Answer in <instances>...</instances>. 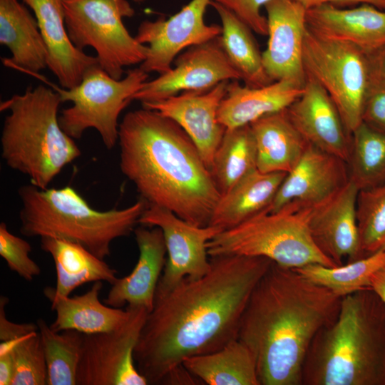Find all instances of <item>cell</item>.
Listing matches in <instances>:
<instances>
[{
    "instance_id": "1",
    "label": "cell",
    "mask_w": 385,
    "mask_h": 385,
    "mask_svg": "<svg viewBox=\"0 0 385 385\" xmlns=\"http://www.w3.org/2000/svg\"><path fill=\"white\" fill-rule=\"evenodd\" d=\"M202 277H187L156 294L134 350L148 384H163L191 356L215 352L237 339L241 319L256 284L272 261L265 257H210Z\"/></svg>"
},
{
    "instance_id": "2",
    "label": "cell",
    "mask_w": 385,
    "mask_h": 385,
    "mask_svg": "<svg viewBox=\"0 0 385 385\" xmlns=\"http://www.w3.org/2000/svg\"><path fill=\"white\" fill-rule=\"evenodd\" d=\"M341 300L295 270L272 262L250 297L237 337L254 356L260 385H302L309 348L336 319Z\"/></svg>"
},
{
    "instance_id": "3",
    "label": "cell",
    "mask_w": 385,
    "mask_h": 385,
    "mask_svg": "<svg viewBox=\"0 0 385 385\" xmlns=\"http://www.w3.org/2000/svg\"><path fill=\"white\" fill-rule=\"evenodd\" d=\"M120 168L148 205L205 227L221 194L196 145L174 120L143 108L119 124Z\"/></svg>"
},
{
    "instance_id": "4",
    "label": "cell",
    "mask_w": 385,
    "mask_h": 385,
    "mask_svg": "<svg viewBox=\"0 0 385 385\" xmlns=\"http://www.w3.org/2000/svg\"><path fill=\"white\" fill-rule=\"evenodd\" d=\"M302 385H385V305L371 288L342 298L309 348Z\"/></svg>"
},
{
    "instance_id": "5",
    "label": "cell",
    "mask_w": 385,
    "mask_h": 385,
    "mask_svg": "<svg viewBox=\"0 0 385 385\" xmlns=\"http://www.w3.org/2000/svg\"><path fill=\"white\" fill-rule=\"evenodd\" d=\"M61 103L55 90L39 84L0 103L1 112H9L1 130V158L41 189L48 188L63 168L81 155L59 124Z\"/></svg>"
},
{
    "instance_id": "6",
    "label": "cell",
    "mask_w": 385,
    "mask_h": 385,
    "mask_svg": "<svg viewBox=\"0 0 385 385\" xmlns=\"http://www.w3.org/2000/svg\"><path fill=\"white\" fill-rule=\"evenodd\" d=\"M20 232L26 237H53L81 244L97 257L111 254L112 242L128 236L148 204L140 198L123 209L92 208L70 186L41 189L21 185Z\"/></svg>"
},
{
    "instance_id": "7",
    "label": "cell",
    "mask_w": 385,
    "mask_h": 385,
    "mask_svg": "<svg viewBox=\"0 0 385 385\" xmlns=\"http://www.w3.org/2000/svg\"><path fill=\"white\" fill-rule=\"evenodd\" d=\"M312 210L262 212L216 235L207 242L208 255L265 257L291 269L309 264L337 266L319 250L311 237L308 219Z\"/></svg>"
},
{
    "instance_id": "8",
    "label": "cell",
    "mask_w": 385,
    "mask_h": 385,
    "mask_svg": "<svg viewBox=\"0 0 385 385\" xmlns=\"http://www.w3.org/2000/svg\"><path fill=\"white\" fill-rule=\"evenodd\" d=\"M148 78V73L138 67L129 70L122 78L115 79L98 63L90 67L80 83L71 88L48 82L62 103H72L58 115L61 128L73 139H80L86 130L93 128L105 147L112 149L118 140L121 112Z\"/></svg>"
},
{
    "instance_id": "9",
    "label": "cell",
    "mask_w": 385,
    "mask_h": 385,
    "mask_svg": "<svg viewBox=\"0 0 385 385\" xmlns=\"http://www.w3.org/2000/svg\"><path fill=\"white\" fill-rule=\"evenodd\" d=\"M65 26L79 50L93 48L99 66L112 78L120 79L124 68L140 64L147 46L130 35L123 19L135 11L128 0H63Z\"/></svg>"
},
{
    "instance_id": "10",
    "label": "cell",
    "mask_w": 385,
    "mask_h": 385,
    "mask_svg": "<svg viewBox=\"0 0 385 385\" xmlns=\"http://www.w3.org/2000/svg\"><path fill=\"white\" fill-rule=\"evenodd\" d=\"M302 61L306 76L327 91L351 135L362 122L371 68L369 55L351 43L322 36L307 26Z\"/></svg>"
},
{
    "instance_id": "11",
    "label": "cell",
    "mask_w": 385,
    "mask_h": 385,
    "mask_svg": "<svg viewBox=\"0 0 385 385\" xmlns=\"http://www.w3.org/2000/svg\"><path fill=\"white\" fill-rule=\"evenodd\" d=\"M129 314L118 329L84 334L76 385H147L138 371L134 350L148 310L142 307H126Z\"/></svg>"
},
{
    "instance_id": "12",
    "label": "cell",
    "mask_w": 385,
    "mask_h": 385,
    "mask_svg": "<svg viewBox=\"0 0 385 385\" xmlns=\"http://www.w3.org/2000/svg\"><path fill=\"white\" fill-rule=\"evenodd\" d=\"M138 223L160 228L165 242L168 257L155 295L168 292L186 277L197 279L210 270L207 245L223 231L220 227L195 226L171 210L153 205H148Z\"/></svg>"
},
{
    "instance_id": "13",
    "label": "cell",
    "mask_w": 385,
    "mask_h": 385,
    "mask_svg": "<svg viewBox=\"0 0 385 385\" xmlns=\"http://www.w3.org/2000/svg\"><path fill=\"white\" fill-rule=\"evenodd\" d=\"M175 60L174 68L146 81L133 101H158L179 92L207 91L222 81L241 79L226 54L221 35L188 48Z\"/></svg>"
},
{
    "instance_id": "14",
    "label": "cell",
    "mask_w": 385,
    "mask_h": 385,
    "mask_svg": "<svg viewBox=\"0 0 385 385\" xmlns=\"http://www.w3.org/2000/svg\"><path fill=\"white\" fill-rule=\"evenodd\" d=\"M211 1L191 0L168 19L142 21L135 38L140 43L148 44V52L139 67L148 73H163L172 68L175 58L184 48L220 36L221 26L205 22Z\"/></svg>"
},
{
    "instance_id": "15",
    "label": "cell",
    "mask_w": 385,
    "mask_h": 385,
    "mask_svg": "<svg viewBox=\"0 0 385 385\" xmlns=\"http://www.w3.org/2000/svg\"><path fill=\"white\" fill-rule=\"evenodd\" d=\"M346 163L309 144L296 166L287 173L270 212L314 209L334 196L349 181Z\"/></svg>"
},
{
    "instance_id": "16",
    "label": "cell",
    "mask_w": 385,
    "mask_h": 385,
    "mask_svg": "<svg viewBox=\"0 0 385 385\" xmlns=\"http://www.w3.org/2000/svg\"><path fill=\"white\" fill-rule=\"evenodd\" d=\"M268 41L262 64L273 81H289L303 88L302 61L307 9L294 0H270L265 6Z\"/></svg>"
},
{
    "instance_id": "17",
    "label": "cell",
    "mask_w": 385,
    "mask_h": 385,
    "mask_svg": "<svg viewBox=\"0 0 385 385\" xmlns=\"http://www.w3.org/2000/svg\"><path fill=\"white\" fill-rule=\"evenodd\" d=\"M229 82L222 81L207 91H184L163 100L142 103L143 108L177 123L194 142L210 170L226 130L218 121L217 113Z\"/></svg>"
},
{
    "instance_id": "18",
    "label": "cell",
    "mask_w": 385,
    "mask_h": 385,
    "mask_svg": "<svg viewBox=\"0 0 385 385\" xmlns=\"http://www.w3.org/2000/svg\"><path fill=\"white\" fill-rule=\"evenodd\" d=\"M359 189L350 179L331 199L312 209L308 219L319 250L337 266L361 258L356 218Z\"/></svg>"
},
{
    "instance_id": "19",
    "label": "cell",
    "mask_w": 385,
    "mask_h": 385,
    "mask_svg": "<svg viewBox=\"0 0 385 385\" xmlns=\"http://www.w3.org/2000/svg\"><path fill=\"white\" fill-rule=\"evenodd\" d=\"M296 129L307 143L348 162L351 134L327 91L307 77L302 93L287 108Z\"/></svg>"
},
{
    "instance_id": "20",
    "label": "cell",
    "mask_w": 385,
    "mask_h": 385,
    "mask_svg": "<svg viewBox=\"0 0 385 385\" xmlns=\"http://www.w3.org/2000/svg\"><path fill=\"white\" fill-rule=\"evenodd\" d=\"M139 250L138 262L127 276L111 285L104 303L110 307H145L150 312L154 305L159 279L167 254L163 232L158 227L142 225L134 229Z\"/></svg>"
},
{
    "instance_id": "21",
    "label": "cell",
    "mask_w": 385,
    "mask_h": 385,
    "mask_svg": "<svg viewBox=\"0 0 385 385\" xmlns=\"http://www.w3.org/2000/svg\"><path fill=\"white\" fill-rule=\"evenodd\" d=\"M306 21L314 33L351 43L366 54L385 46V10L371 4L317 6L307 10Z\"/></svg>"
},
{
    "instance_id": "22",
    "label": "cell",
    "mask_w": 385,
    "mask_h": 385,
    "mask_svg": "<svg viewBox=\"0 0 385 385\" xmlns=\"http://www.w3.org/2000/svg\"><path fill=\"white\" fill-rule=\"evenodd\" d=\"M36 17L48 49V66L63 88L81 81L86 71L98 64L96 56L86 54L71 41L65 26L63 0H21Z\"/></svg>"
},
{
    "instance_id": "23",
    "label": "cell",
    "mask_w": 385,
    "mask_h": 385,
    "mask_svg": "<svg viewBox=\"0 0 385 385\" xmlns=\"http://www.w3.org/2000/svg\"><path fill=\"white\" fill-rule=\"evenodd\" d=\"M0 44L11 52L6 66L34 76L48 66V49L37 20L20 0H0Z\"/></svg>"
},
{
    "instance_id": "24",
    "label": "cell",
    "mask_w": 385,
    "mask_h": 385,
    "mask_svg": "<svg viewBox=\"0 0 385 385\" xmlns=\"http://www.w3.org/2000/svg\"><path fill=\"white\" fill-rule=\"evenodd\" d=\"M303 90L304 87L285 81L260 88L242 86L237 80L230 81L218 110V121L226 129L250 125L267 114L287 108Z\"/></svg>"
},
{
    "instance_id": "25",
    "label": "cell",
    "mask_w": 385,
    "mask_h": 385,
    "mask_svg": "<svg viewBox=\"0 0 385 385\" xmlns=\"http://www.w3.org/2000/svg\"><path fill=\"white\" fill-rule=\"evenodd\" d=\"M287 173H262L257 168L221 195L210 225L222 230L233 228L269 211Z\"/></svg>"
},
{
    "instance_id": "26",
    "label": "cell",
    "mask_w": 385,
    "mask_h": 385,
    "mask_svg": "<svg viewBox=\"0 0 385 385\" xmlns=\"http://www.w3.org/2000/svg\"><path fill=\"white\" fill-rule=\"evenodd\" d=\"M250 125L256 147L257 169L262 173H288L309 145L291 122L286 108L267 114Z\"/></svg>"
},
{
    "instance_id": "27",
    "label": "cell",
    "mask_w": 385,
    "mask_h": 385,
    "mask_svg": "<svg viewBox=\"0 0 385 385\" xmlns=\"http://www.w3.org/2000/svg\"><path fill=\"white\" fill-rule=\"evenodd\" d=\"M41 247L51 256L56 272L55 287H46L44 294L67 297L86 283L105 281L112 285L118 279L115 270L79 243L42 237Z\"/></svg>"
},
{
    "instance_id": "28",
    "label": "cell",
    "mask_w": 385,
    "mask_h": 385,
    "mask_svg": "<svg viewBox=\"0 0 385 385\" xmlns=\"http://www.w3.org/2000/svg\"><path fill=\"white\" fill-rule=\"evenodd\" d=\"M102 287V281H97L81 295L44 294L56 313L50 327L58 332L75 330L83 334L108 332L120 327L128 318V309L103 304L99 299Z\"/></svg>"
},
{
    "instance_id": "29",
    "label": "cell",
    "mask_w": 385,
    "mask_h": 385,
    "mask_svg": "<svg viewBox=\"0 0 385 385\" xmlns=\"http://www.w3.org/2000/svg\"><path fill=\"white\" fill-rule=\"evenodd\" d=\"M183 365L209 385H260L254 356L238 339L215 352L189 357Z\"/></svg>"
},
{
    "instance_id": "30",
    "label": "cell",
    "mask_w": 385,
    "mask_h": 385,
    "mask_svg": "<svg viewBox=\"0 0 385 385\" xmlns=\"http://www.w3.org/2000/svg\"><path fill=\"white\" fill-rule=\"evenodd\" d=\"M222 23V41L226 54L240 75L245 86L251 88L266 86L273 81L262 64V53L252 29L233 12L211 1Z\"/></svg>"
},
{
    "instance_id": "31",
    "label": "cell",
    "mask_w": 385,
    "mask_h": 385,
    "mask_svg": "<svg viewBox=\"0 0 385 385\" xmlns=\"http://www.w3.org/2000/svg\"><path fill=\"white\" fill-rule=\"evenodd\" d=\"M13 346L14 373L11 385L47 384V367L37 324L9 321L0 309V341Z\"/></svg>"
},
{
    "instance_id": "32",
    "label": "cell",
    "mask_w": 385,
    "mask_h": 385,
    "mask_svg": "<svg viewBox=\"0 0 385 385\" xmlns=\"http://www.w3.org/2000/svg\"><path fill=\"white\" fill-rule=\"evenodd\" d=\"M256 168V147L250 125L226 129L210 170L221 195Z\"/></svg>"
},
{
    "instance_id": "33",
    "label": "cell",
    "mask_w": 385,
    "mask_h": 385,
    "mask_svg": "<svg viewBox=\"0 0 385 385\" xmlns=\"http://www.w3.org/2000/svg\"><path fill=\"white\" fill-rule=\"evenodd\" d=\"M347 165L359 190L385 184V132L361 122L351 135Z\"/></svg>"
},
{
    "instance_id": "34",
    "label": "cell",
    "mask_w": 385,
    "mask_h": 385,
    "mask_svg": "<svg viewBox=\"0 0 385 385\" xmlns=\"http://www.w3.org/2000/svg\"><path fill=\"white\" fill-rule=\"evenodd\" d=\"M384 265L385 251H380L345 265L327 267L309 264L294 270L342 298L361 289L371 288V276Z\"/></svg>"
},
{
    "instance_id": "35",
    "label": "cell",
    "mask_w": 385,
    "mask_h": 385,
    "mask_svg": "<svg viewBox=\"0 0 385 385\" xmlns=\"http://www.w3.org/2000/svg\"><path fill=\"white\" fill-rule=\"evenodd\" d=\"M36 324L47 367L48 385H76L83 334L75 330L56 332L43 319Z\"/></svg>"
},
{
    "instance_id": "36",
    "label": "cell",
    "mask_w": 385,
    "mask_h": 385,
    "mask_svg": "<svg viewBox=\"0 0 385 385\" xmlns=\"http://www.w3.org/2000/svg\"><path fill=\"white\" fill-rule=\"evenodd\" d=\"M356 218L361 258L385 251V184L359 190Z\"/></svg>"
},
{
    "instance_id": "37",
    "label": "cell",
    "mask_w": 385,
    "mask_h": 385,
    "mask_svg": "<svg viewBox=\"0 0 385 385\" xmlns=\"http://www.w3.org/2000/svg\"><path fill=\"white\" fill-rule=\"evenodd\" d=\"M31 246L26 240L12 234L5 222L0 224V255L9 270L28 282L41 274L38 265L29 257Z\"/></svg>"
},
{
    "instance_id": "38",
    "label": "cell",
    "mask_w": 385,
    "mask_h": 385,
    "mask_svg": "<svg viewBox=\"0 0 385 385\" xmlns=\"http://www.w3.org/2000/svg\"><path fill=\"white\" fill-rule=\"evenodd\" d=\"M371 74L363 105L362 122L385 132V80L371 62Z\"/></svg>"
},
{
    "instance_id": "39",
    "label": "cell",
    "mask_w": 385,
    "mask_h": 385,
    "mask_svg": "<svg viewBox=\"0 0 385 385\" xmlns=\"http://www.w3.org/2000/svg\"><path fill=\"white\" fill-rule=\"evenodd\" d=\"M233 12L252 31L267 36V21L261 9L270 0H212Z\"/></svg>"
},
{
    "instance_id": "40",
    "label": "cell",
    "mask_w": 385,
    "mask_h": 385,
    "mask_svg": "<svg viewBox=\"0 0 385 385\" xmlns=\"http://www.w3.org/2000/svg\"><path fill=\"white\" fill-rule=\"evenodd\" d=\"M14 373L13 346L10 340L0 343V385H11Z\"/></svg>"
},
{
    "instance_id": "41",
    "label": "cell",
    "mask_w": 385,
    "mask_h": 385,
    "mask_svg": "<svg viewBox=\"0 0 385 385\" xmlns=\"http://www.w3.org/2000/svg\"><path fill=\"white\" fill-rule=\"evenodd\" d=\"M307 10L322 5H332L340 8L353 7L368 4L378 9L385 10V0H294Z\"/></svg>"
},
{
    "instance_id": "42",
    "label": "cell",
    "mask_w": 385,
    "mask_h": 385,
    "mask_svg": "<svg viewBox=\"0 0 385 385\" xmlns=\"http://www.w3.org/2000/svg\"><path fill=\"white\" fill-rule=\"evenodd\" d=\"M370 287L385 305V265L371 276Z\"/></svg>"
},
{
    "instance_id": "43",
    "label": "cell",
    "mask_w": 385,
    "mask_h": 385,
    "mask_svg": "<svg viewBox=\"0 0 385 385\" xmlns=\"http://www.w3.org/2000/svg\"><path fill=\"white\" fill-rule=\"evenodd\" d=\"M368 55L373 66L385 80V46Z\"/></svg>"
},
{
    "instance_id": "44",
    "label": "cell",
    "mask_w": 385,
    "mask_h": 385,
    "mask_svg": "<svg viewBox=\"0 0 385 385\" xmlns=\"http://www.w3.org/2000/svg\"><path fill=\"white\" fill-rule=\"evenodd\" d=\"M133 1L137 3H140V2L144 1L145 0H133Z\"/></svg>"
}]
</instances>
